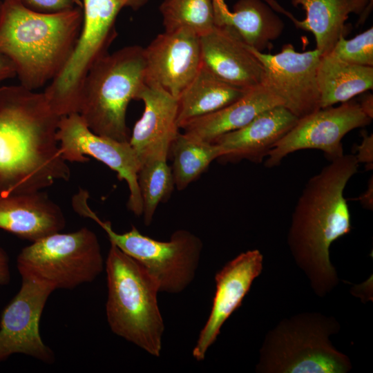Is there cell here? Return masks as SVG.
<instances>
[{
	"label": "cell",
	"mask_w": 373,
	"mask_h": 373,
	"mask_svg": "<svg viewBox=\"0 0 373 373\" xmlns=\"http://www.w3.org/2000/svg\"><path fill=\"white\" fill-rule=\"evenodd\" d=\"M59 119L44 92L0 86V195L42 191L69 180L57 139Z\"/></svg>",
	"instance_id": "1"
},
{
	"label": "cell",
	"mask_w": 373,
	"mask_h": 373,
	"mask_svg": "<svg viewBox=\"0 0 373 373\" xmlns=\"http://www.w3.org/2000/svg\"><path fill=\"white\" fill-rule=\"evenodd\" d=\"M358 164L354 154L331 160L307 182L291 215L287 245L314 294L321 298L339 283L329 248L351 230L344 190Z\"/></svg>",
	"instance_id": "2"
},
{
	"label": "cell",
	"mask_w": 373,
	"mask_h": 373,
	"mask_svg": "<svg viewBox=\"0 0 373 373\" xmlns=\"http://www.w3.org/2000/svg\"><path fill=\"white\" fill-rule=\"evenodd\" d=\"M82 8L52 13L30 9L20 0H3L0 54L14 64L20 85L35 90L63 70L78 41Z\"/></svg>",
	"instance_id": "3"
},
{
	"label": "cell",
	"mask_w": 373,
	"mask_h": 373,
	"mask_svg": "<svg viewBox=\"0 0 373 373\" xmlns=\"http://www.w3.org/2000/svg\"><path fill=\"white\" fill-rule=\"evenodd\" d=\"M106 315L111 331L150 355L160 356L164 323L156 280L136 260L111 243L105 261Z\"/></svg>",
	"instance_id": "4"
},
{
	"label": "cell",
	"mask_w": 373,
	"mask_h": 373,
	"mask_svg": "<svg viewBox=\"0 0 373 373\" xmlns=\"http://www.w3.org/2000/svg\"><path fill=\"white\" fill-rule=\"evenodd\" d=\"M341 329L333 316L303 312L281 320L264 338L258 373H347L350 358L333 346L330 336Z\"/></svg>",
	"instance_id": "5"
},
{
	"label": "cell",
	"mask_w": 373,
	"mask_h": 373,
	"mask_svg": "<svg viewBox=\"0 0 373 373\" xmlns=\"http://www.w3.org/2000/svg\"><path fill=\"white\" fill-rule=\"evenodd\" d=\"M144 48L129 46L96 61L84 79L79 114L95 133L129 142L126 111L146 83Z\"/></svg>",
	"instance_id": "6"
},
{
	"label": "cell",
	"mask_w": 373,
	"mask_h": 373,
	"mask_svg": "<svg viewBox=\"0 0 373 373\" xmlns=\"http://www.w3.org/2000/svg\"><path fill=\"white\" fill-rule=\"evenodd\" d=\"M88 198L86 190H79L72 200L74 211L97 222L110 243L138 261L156 280L160 292L179 294L188 287L195 278L203 249L200 238L179 229L168 241H160L142 234L135 226L125 233H117L111 222L102 220L92 210Z\"/></svg>",
	"instance_id": "7"
},
{
	"label": "cell",
	"mask_w": 373,
	"mask_h": 373,
	"mask_svg": "<svg viewBox=\"0 0 373 373\" xmlns=\"http://www.w3.org/2000/svg\"><path fill=\"white\" fill-rule=\"evenodd\" d=\"M104 265L98 238L87 227L67 233L57 232L32 242L17 258L22 279L53 291L93 282Z\"/></svg>",
	"instance_id": "8"
},
{
	"label": "cell",
	"mask_w": 373,
	"mask_h": 373,
	"mask_svg": "<svg viewBox=\"0 0 373 373\" xmlns=\"http://www.w3.org/2000/svg\"><path fill=\"white\" fill-rule=\"evenodd\" d=\"M57 139L66 162H86L87 156L100 161L115 171L129 189L128 209L142 215V200L137 181L140 162L129 142H120L93 132L77 113L60 117Z\"/></svg>",
	"instance_id": "9"
},
{
	"label": "cell",
	"mask_w": 373,
	"mask_h": 373,
	"mask_svg": "<svg viewBox=\"0 0 373 373\" xmlns=\"http://www.w3.org/2000/svg\"><path fill=\"white\" fill-rule=\"evenodd\" d=\"M358 103L347 101L337 107H327L299 118L265 157V166H278L289 154L303 149L322 151L333 160L344 155L342 140L351 131L371 122Z\"/></svg>",
	"instance_id": "10"
},
{
	"label": "cell",
	"mask_w": 373,
	"mask_h": 373,
	"mask_svg": "<svg viewBox=\"0 0 373 373\" xmlns=\"http://www.w3.org/2000/svg\"><path fill=\"white\" fill-rule=\"evenodd\" d=\"M250 49L262 66V84L283 101L284 107L298 119L320 108L317 69L322 55L318 50L299 52L290 44L276 55Z\"/></svg>",
	"instance_id": "11"
},
{
	"label": "cell",
	"mask_w": 373,
	"mask_h": 373,
	"mask_svg": "<svg viewBox=\"0 0 373 373\" xmlns=\"http://www.w3.org/2000/svg\"><path fill=\"white\" fill-rule=\"evenodd\" d=\"M52 292L48 287L22 279L20 289L1 316L0 363L15 354L47 364L54 363V352L44 343L39 332L41 314Z\"/></svg>",
	"instance_id": "12"
},
{
	"label": "cell",
	"mask_w": 373,
	"mask_h": 373,
	"mask_svg": "<svg viewBox=\"0 0 373 373\" xmlns=\"http://www.w3.org/2000/svg\"><path fill=\"white\" fill-rule=\"evenodd\" d=\"M146 83L178 97L198 72L202 61L200 37L182 28L158 35L144 48Z\"/></svg>",
	"instance_id": "13"
},
{
	"label": "cell",
	"mask_w": 373,
	"mask_h": 373,
	"mask_svg": "<svg viewBox=\"0 0 373 373\" xmlns=\"http://www.w3.org/2000/svg\"><path fill=\"white\" fill-rule=\"evenodd\" d=\"M262 264L263 256L259 250H248L229 261L216 274L211 312L192 352L196 361L204 359L223 324L241 305L254 280L260 275Z\"/></svg>",
	"instance_id": "14"
},
{
	"label": "cell",
	"mask_w": 373,
	"mask_h": 373,
	"mask_svg": "<svg viewBox=\"0 0 373 373\" xmlns=\"http://www.w3.org/2000/svg\"><path fill=\"white\" fill-rule=\"evenodd\" d=\"M144 110L134 125L129 143L141 164L167 160L171 146L179 133L178 99L161 87L145 83L137 99Z\"/></svg>",
	"instance_id": "15"
},
{
	"label": "cell",
	"mask_w": 373,
	"mask_h": 373,
	"mask_svg": "<svg viewBox=\"0 0 373 373\" xmlns=\"http://www.w3.org/2000/svg\"><path fill=\"white\" fill-rule=\"evenodd\" d=\"M202 64L222 80L249 90L262 84L263 68L230 26H216L200 37Z\"/></svg>",
	"instance_id": "16"
},
{
	"label": "cell",
	"mask_w": 373,
	"mask_h": 373,
	"mask_svg": "<svg viewBox=\"0 0 373 373\" xmlns=\"http://www.w3.org/2000/svg\"><path fill=\"white\" fill-rule=\"evenodd\" d=\"M298 119L285 107L274 106L257 115L245 126L223 134L212 142L222 148L223 155L219 158L222 161L247 160L259 164Z\"/></svg>",
	"instance_id": "17"
},
{
	"label": "cell",
	"mask_w": 373,
	"mask_h": 373,
	"mask_svg": "<svg viewBox=\"0 0 373 373\" xmlns=\"http://www.w3.org/2000/svg\"><path fill=\"white\" fill-rule=\"evenodd\" d=\"M61 208L42 191L0 195V229L34 242L64 229Z\"/></svg>",
	"instance_id": "18"
},
{
	"label": "cell",
	"mask_w": 373,
	"mask_h": 373,
	"mask_svg": "<svg viewBox=\"0 0 373 373\" xmlns=\"http://www.w3.org/2000/svg\"><path fill=\"white\" fill-rule=\"evenodd\" d=\"M124 7L122 0H82V28L67 63L72 73L85 75L96 61L108 53L116 37V18Z\"/></svg>",
	"instance_id": "19"
},
{
	"label": "cell",
	"mask_w": 373,
	"mask_h": 373,
	"mask_svg": "<svg viewBox=\"0 0 373 373\" xmlns=\"http://www.w3.org/2000/svg\"><path fill=\"white\" fill-rule=\"evenodd\" d=\"M283 106V101L264 85L248 90L238 99L207 115L193 119L181 128L195 139L212 142L219 136L238 130L263 111Z\"/></svg>",
	"instance_id": "20"
},
{
	"label": "cell",
	"mask_w": 373,
	"mask_h": 373,
	"mask_svg": "<svg viewBox=\"0 0 373 373\" xmlns=\"http://www.w3.org/2000/svg\"><path fill=\"white\" fill-rule=\"evenodd\" d=\"M301 6L306 17L298 28L313 33L316 49L322 55L331 52L343 35L345 22L350 13L360 15L357 26L363 24L372 9L373 0H291Z\"/></svg>",
	"instance_id": "21"
},
{
	"label": "cell",
	"mask_w": 373,
	"mask_h": 373,
	"mask_svg": "<svg viewBox=\"0 0 373 373\" xmlns=\"http://www.w3.org/2000/svg\"><path fill=\"white\" fill-rule=\"evenodd\" d=\"M216 26H231L244 42L262 52L284 30V23L263 0H238L231 11L225 4L214 10Z\"/></svg>",
	"instance_id": "22"
},
{
	"label": "cell",
	"mask_w": 373,
	"mask_h": 373,
	"mask_svg": "<svg viewBox=\"0 0 373 373\" xmlns=\"http://www.w3.org/2000/svg\"><path fill=\"white\" fill-rule=\"evenodd\" d=\"M247 90L225 82L202 64L195 76L177 97L179 128L228 106Z\"/></svg>",
	"instance_id": "23"
},
{
	"label": "cell",
	"mask_w": 373,
	"mask_h": 373,
	"mask_svg": "<svg viewBox=\"0 0 373 373\" xmlns=\"http://www.w3.org/2000/svg\"><path fill=\"white\" fill-rule=\"evenodd\" d=\"M320 108L350 101L373 88V67L348 64L327 54L317 69Z\"/></svg>",
	"instance_id": "24"
},
{
	"label": "cell",
	"mask_w": 373,
	"mask_h": 373,
	"mask_svg": "<svg viewBox=\"0 0 373 373\" xmlns=\"http://www.w3.org/2000/svg\"><path fill=\"white\" fill-rule=\"evenodd\" d=\"M170 155L175 187L181 191L197 180L214 160L222 157L223 151L216 143L201 141L179 132L171 146Z\"/></svg>",
	"instance_id": "25"
},
{
	"label": "cell",
	"mask_w": 373,
	"mask_h": 373,
	"mask_svg": "<svg viewBox=\"0 0 373 373\" xmlns=\"http://www.w3.org/2000/svg\"><path fill=\"white\" fill-rule=\"evenodd\" d=\"M160 11L166 32L184 28L200 37L216 26L213 0H164Z\"/></svg>",
	"instance_id": "26"
},
{
	"label": "cell",
	"mask_w": 373,
	"mask_h": 373,
	"mask_svg": "<svg viewBox=\"0 0 373 373\" xmlns=\"http://www.w3.org/2000/svg\"><path fill=\"white\" fill-rule=\"evenodd\" d=\"M137 181L142 200V216L146 226L153 221L157 207L169 199L175 184L172 169L166 160H153L141 164Z\"/></svg>",
	"instance_id": "27"
},
{
	"label": "cell",
	"mask_w": 373,
	"mask_h": 373,
	"mask_svg": "<svg viewBox=\"0 0 373 373\" xmlns=\"http://www.w3.org/2000/svg\"><path fill=\"white\" fill-rule=\"evenodd\" d=\"M329 54L348 64L373 67V28L351 39L341 36Z\"/></svg>",
	"instance_id": "28"
},
{
	"label": "cell",
	"mask_w": 373,
	"mask_h": 373,
	"mask_svg": "<svg viewBox=\"0 0 373 373\" xmlns=\"http://www.w3.org/2000/svg\"><path fill=\"white\" fill-rule=\"evenodd\" d=\"M26 7L33 10L52 13L75 8H82V0H20Z\"/></svg>",
	"instance_id": "29"
},
{
	"label": "cell",
	"mask_w": 373,
	"mask_h": 373,
	"mask_svg": "<svg viewBox=\"0 0 373 373\" xmlns=\"http://www.w3.org/2000/svg\"><path fill=\"white\" fill-rule=\"evenodd\" d=\"M362 137L361 144L355 148L356 154L354 155L358 163L365 164L367 170H372L373 168V135L363 132Z\"/></svg>",
	"instance_id": "30"
},
{
	"label": "cell",
	"mask_w": 373,
	"mask_h": 373,
	"mask_svg": "<svg viewBox=\"0 0 373 373\" xmlns=\"http://www.w3.org/2000/svg\"><path fill=\"white\" fill-rule=\"evenodd\" d=\"M10 281V260L7 253L0 247V285H8Z\"/></svg>",
	"instance_id": "31"
},
{
	"label": "cell",
	"mask_w": 373,
	"mask_h": 373,
	"mask_svg": "<svg viewBox=\"0 0 373 373\" xmlns=\"http://www.w3.org/2000/svg\"><path fill=\"white\" fill-rule=\"evenodd\" d=\"M16 77L15 68L12 62L0 54V84L6 79Z\"/></svg>",
	"instance_id": "32"
},
{
	"label": "cell",
	"mask_w": 373,
	"mask_h": 373,
	"mask_svg": "<svg viewBox=\"0 0 373 373\" xmlns=\"http://www.w3.org/2000/svg\"><path fill=\"white\" fill-rule=\"evenodd\" d=\"M356 200H359L362 206L367 209L373 208V180L372 176L368 182L367 188Z\"/></svg>",
	"instance_id": "33"
},
{
	"label": "cell",
	"mask_w": 373,
	"mask_h": 373,
	"mask_svg": "<svg viewBox=\"0 0 373 373\" xmlns=\"http://www.w3.org/2000/svg\"><path fill=\"white\" fill-rule=\"evenodd\" d=\"M363 112L372 119L373 118V97L372 94H368L362 99L359 104Z\"/></svg>",
	"instance_id": "34"
},
{
	"label": "cell",
	"mask_w": 373,
	"mask_h": 373,
	"mask_svg": "<svg viewBox=\"0 0 373 373\" xmlns=\"http://www.w3.org/2000/svg\"><path fill=\"white\" fill-rule=\"evenodd\" d=\"M124 7H129L133 10H137L143 6L148 0H122Z\"/></svg>",
	"instance_id": "35"
},
{
	"label": "cell",
	"mask_w": 373,
	"mask_h": 373,
	"mask_svg": "<svg viewBox=\"0 0 373 373\" xmlns=\"http://www.w3.org/2000/svg\"><path fill=\"white\" fill-rule=\"evenodd\" d=\"M1 6H2V1L0 0V14L1 10Z\"/></svg>",
	"instance_id": "36"
}]
</instances>
